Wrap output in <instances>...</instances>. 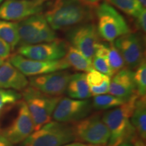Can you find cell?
Masks as SVG:
<instances>
[{
    "label": "cell",
    "instance_id": "obj_8",
    "mask_svg": "<svg viewBox=\"0 0 146 146\" xmlns=\"http://www.w3.org/2000/svg\"><path fill=\"white\" fill-rule=\"evenodd\" d=\"M66 39L71 46L92 61L100 43L96 24L89 22L69 29L66 32Z\"/></svg>",
    "mask_w": 146,
    "mask_h": 146
},
{
    "label": "cell",
    "instance_id": "obj_14",
    "mask_svg": "<svg viewBox=\"0 0 146 146\" xmlns=\"http://www.w3.org/2000/svg\"><path fill=\"white\" fill-rule=\"evenodd\" d=\"M121 54L127 68L134 70L145 60L143 41L140 35L129 33L113 42Z\"/></svg>",
    "mask_w": 146,
    "mask_h": 146
},
{
    "label": "cell",
    "instance_id": "obj_36",
    "mask_svg": "<svg viewBox=\"0 0 146 146\" xmlns=\"http://www.w3.org/2000/svg\"><path fill=\"white\" fill-rule=\"evenodd\" d=\"M118 146H132L131 145V144H129V143H122L119 145Z\"/></svg>",
    "mask_w": 146,
    "mask_h": 146
},
{
    "label": "cell",
    "instance_id": "obj_10",
    "mask_svg": "<svg viewBox=\"0 0 146 146\" xmlns=\"http://www.w3.org/2000/svg\"><path fill=\"white\" fill-rule=\"evenodd\" d=\"M90 100H76L69 98H60L53 113L54 121L74 123L89 116L93 111Z\"/></svg>",
    "mask_w": 146,
    "mask_h": 146
},
{
    "label": "cell",
    "instance_id": "obj_23",
    "mask_svg": "<svg viewBox=\"0 0 146 146\" xmlns=\"http://www.w3.org/2000/svg\"><path fill=\"white\" fill-rule=\"evenodd\" d=\"M114 6L127 15L135 18L143 8L138 0H108Z\"/></svg>",
    "mask_w": 146,
    "mask_h": 146
},
{
    "label": "cell",
    "instance_id": "obj_35",
    "mask_svg": "<svg viewBox=\"0 0 146 146\" xmlns=\"http://www.w3.org/2000/svg\"><path fill=\"white\" fill-rule=\"evenodd\" d=\"M138 1L141 3V5L143 8H145V5H146V0H138Z\"/></svg>",
    "mask_w": 146,
    "mask_h": 146
},
{
    "label": "cell",
    "instance_id": "obj_7",
    "mask_svg": "<svg viewBox=\"0 0 146 146\" xmlns=\"http://www.w3.org/2000/svg\"><path fill=\"white\" fill-rule=\"evenodd\" d=\"M20 45H34L52 41L57 34L43 14H37L18 23Z\"/></svg>",
    "mask_w": 146,
    "mask_h": 146
},
{
    "label": "cell",
    "instance_id": "obj_3",
    "mask_svg": "<svg viewBox=\"0 0 146 146\" xmlns=\"http://www.w3.org/2000/svg\"><path fill=\"white\" fill-rule=\"evenodd\" d=\"M95 8L97 31L101 39L111 43L131 33L125 18L108 1H102Z\"/></svg>",
    "mask_w": 146,
    "mask_h": 146
},
{
    "label": "cell",
    "instance_id": "obj_15",
    "mask_svg": "<svg viewBox=\"0 0 146 146\" xmlns=\"http://www.w3.org/2000/svg\"><path fill=\"white\" fill-rule=\"evenodd\" d=\"M45 3L29 0H5L0 5V19L21 21L30 16L40 14Z\"/></svg>",
    "mask_w": 146,
    "mask_h": 146
},
{
    "label": "cell",
    "instance_id": "obj_1",
    "mask_svg": "<svg viewBox=\"0 0 146 146\" xmlns=\"http://www.w3.org/2000/svg\"><path fill=\"white\" fill-rule=\"evenodd\" d=\"M44 10L43 15L55 31H68L91 22L95 17L94 8L80 0H50Z\"/></svg>",
    "mask_w": 146,
    "mask_h": 146
},
{
    "label": "cell",
    "instance_id": "obj_26",
    "mask_svg": "<svg viewBox=\"0 0 146 146\" xmlns=\"http://www.w3.org/2000/svg\"><path fill=\"white\" fill-rule=\"evenodd\" d=\"M22 98V94L15 90L0 88V114L5 108L15 104Z\"/></svg>",
    "mask_w": 146,
    "mask_h": 146
},
{
    "label": "cell",
    "instance_id": "obj_21",
    "mask_svg": "<svg viewBox=\"0 0 146 146\" xmlns=\"http://www.w3.org/2000/svg\"><path fill=\"white\" fill-rule=\"evenodd\" d=\"M0 38L8 43L12 50H14L19 45L20 42L18 23L0 19Z\"/></svg>",
    "mask_w": 146,
    "mask_h": 146
},
{
    "label": "cell",
    "instance_id": "obj_27",
    "mask_svg": "<svg viewBox=\"0 0 146 146\" xmlns=\"http://www.w3.org/2000/svg\"><path fill=\"white\" fill-rule=\"evenodd\" d=\"M110 77L96 70L89 71L86 74V80L89 87H99Z\"/></svg>",
    "mask_w": 146,
    "mask_h": 146
},
{
    "label": "cell",
    "instance_id": "obj_38",
    "mask_svg": "<svg viewBox=\"0 0 146 146\" xmlns=\"http://www.w3.org/2000/svg\"><path fill=\"white\" fill-rule=\"evenodd\" d=\"M3 62H4V60H3L2 58H0V66L3 64Z\"/></svg>",
    "mask_w": 146,
    "mask_h": 146
},
{
    "label": "cell",
    "instance_id": "obj_12",
    "mask_svg": "<svg viewBox=\"0 0 146 146\" xmlns=\"http://www.w3.org/2000/svg\"><path fill=\"white\" fill-rule=\"evenodd\" d=\"M9 62L25 76H34L70 68L65 58L53 61H41L27 58L16 54L10 56Z\"/></svg>",
    "mask_w": 146,
    "mask_h": 146
},
{
    "label": "cell",
    "instance_id": "obj_9",
    "mask_svg": "<svg viewBox=\"0 0 146 146\" xmlns=\"http://www.w3.org/2000/svg\"><path fill=\"white\" fill-rule=\"evenodd\" d=\"M34 131L33 123L25 102H17L16 115L1 134L13 145L25 141Z\"/></svg>",
    "mask_w": 146,
    "mask_h": 146
},
{
    "label": "cell",
    "instance_id": "obj_29",
    "mask_svg": "<svg viewBox=\"0 0 146 146\" xmlns=\"http://www.w3.org/2000/svg\"><path fill=\"white\" fill-rule=\"evenodd\" d=\"M135 27L138 30L145 33L146 31V11L143 8L141 12L135 18Z\"/></svg>",
    "mask_w": 146,
    "mask_h": 146
},
{
    "label": "cell",
    "instance_id": "obj_16",
    "mask_svg": "<svg viewBox=\"0 0 146 146\" xmlns=\"http://www.w3.org/2000/svg\"><path fill=\"white\" fill-rule=\"evenodd\" d=\"M133 73L132 70L125 67L114 74L110 79L108 93L124 100H129L137 93Z\"/></svg>",
    "mask_w": 146,
    "mask_h": 146
},
{
    "label": "cell",
    "instance_id": "obj_39",
    "mask_svg": "<svg viewBox=\"0 0 146 146\" xmlns=\"http://www.w3.org/2000/svg\"><path fill=\"white\" fill-rule=\"evenodd\" d=\"M3 1H4V0H0V5L1 4V3H2Z\"/></svg>",
    "mask_w": 146,
    "mask_h": 146
},
{
    "label": "cell",
    "instance_id": "obj_28",
    "mask_svg": "<svg viewBox=\"0 0 146 146\" xmlns=\"http://www.w3.org/2000/svg\"><path fill=\"white\" fill-rule=\"evenodd\" d=\"M110 79L106 81L102 85H100V86H99V87H89L91 96H100V95L106 94L107 93H108L109 87H110Z\"/></svg>",
    "mask_w": 146,
    "mask_h": 146
},
{
    "label": "cell",
    "instance_id": "obj_2",
    "mask_svg": "<svg viewBox=\"0 0 146 146\" xmlns=\"http://www.w3.org/2000/svg\"><path fill=\"white\" fill-rule=\"evenodd\" d=\"M138 98L136 93L123 104L108 110L102 114V120L110 132V139L106 146H118L129 143L137 135L131 123V117Z\"/></svg>",
    "mask_w": 146,
    "mask_h": 146
},
{
    "label": "cell",
    "instance_id": "obj_25",
    "mask_svg": "<svg viewBox=\"0 0 146 146\" xmlns=\"http://www.w3.org/2000/svg\"><path fill=\"white\" fill-rule=\"evenodd\" d=\"M136 92L140 97H145L146 94V64L145 60L139 65L133 73Z\"/></svg>",
    "mask_w": 146,
    "mask_h": 146
},
{
    "label": "cell",
    "instance_id": "obj_11",
    "mask_svg": "<svg viewBox=\"0 0 146 146\" xmlns=\"http://www.w3.org/2000/svg\"><path fill=\"white\" fill-rule=\"evenodd\" d=\"M68 45L64 40L57 38L52 41L18 47L17 52L29 59L53 61L64 58Z\"/></svg>",
    "mask_w": 146,
    "mask_h": 146
},
{
    "label": "cell",
    "instance_id": "obj_20",
    "mask_svg": "<svg viewBox=\"0 0 146 146\" xmlns=\"http://www.w3.org/2000/svg\"><path fill=\"white\" fill-rule=\"evenodd\" d=\"M64 58L70 68L72 67L76 71L88 72L94 69L92 61L87 59L79 51L70 45H68Z\"/></svg>",
    "mask_w": 146,
    "mask_h": 146
},
{
    "label": "cell",
    "instance_id": "obj_30",
    "mask_svg": "<svg viewBox=\"0 0 146 146\" xmlns=\"http://www.w3.org/2000/svg\"><path fill=\"white\" fill-rule=\"evenodd\" d=\"M11 48L10 45L7 43L4 40L0 38V58L3 60L7 59L11 55Z\"/></svg>",
    "mask_w": 146,
    "mask_h": 146
},
{
    "label": "cell",
    "instance_id": "obj_34",
    "mask_svg": "<svg viewBox=\"0 0 146 146\" xmlns=\"http://www.w3.org/2000/svg\"><path fill=\"white\" fill-rule=\"evenodd\" d=\"M62 146H94L92 145H90V144H87V143H81V142H71V143H66L65 145H63Z\"/></svg>",
    "mask_w": 146,
    "mask_h": 146
},
{
    "label": "cell",
    "instance_id": "obj_13",
    "mask_svg": "<svg viewBox=\"0 0 146 146\" xmlns=\"http://www.w3.org/2000/svg\"><path fill=\"white\" fill-rule=\"evenodd\" d=\"M72 74L67 70L56 71L41 75L31 76V87L51 96H61L66 92Z\"/></svg>",
    "mask_w": 146,
    "mask_h": 146
},
{
    "label": "cell",
    "instance_id": "obj_37",
    "mask_svg": "<svg viewBox=\"0 0 146 146\" xmlns=\"http://www.w3.org/2000/svg\"><path fill=\"white\" fill-rule=\"evenodd\" d=\"M29 1H43V2H46L47 1L50 0H29Z\"/></svg>",
    "mask_w": 146,
    "mask_h": 146
},
{
    "label": "cell",
    "instance_id": "obj_32",
    "mask_svg": "<svg viewBox=\"0 0 146 146\" xmlns=\"http://www.w3.org/2000/svg\"><path fill=\"white\" fill-rule=\"evenodd\" d=\"M0 146H14V145L0 133Z\"/></svg>",
    "mask_w": 146,
    "mask_h": 146
},
{
    "label": "cell",
    "instance_id": "obj_31",
    "mask_svg": "<svg viewBox=\"0 0 146 146\" xmlns=\"http://www.w3.org/2000/svg\"><path fill=\"white\" fill-rule=\"evenodd\" d=\"M80 1L83 2L84 3H85V4L88 5L89 6L95 8L96 7L98 6L100 3H102L103 0H80Z\"/></svg>",
    "mask_w": 146,
    "mask_h": 146
},
{
    "label": "cell",
    "instance_id": "obj_6",
    "mask_svg": "<svg viewBox=\"0 0 146 146\" xmlns=\"http://www.w3.org/2000/svg\"><path fill=\"white\" fill-rule=\"evenodd\" d=\"M102 116L101 113H94L72 123L75 141L94 146H106L110 139V132Z\"/></svg>",
    "mask_w": 146,
    "mask_h": 146
},
{
    "label": "cell",
    "instance_id": "obj_4",
    "mask_svg": "<svg viewBox=\"0 0 146 146\" xmlns=\"http://www.w3.org/2000/svg\"><path fill=\"white\" fill-rule=\"evenodd\" d=\"M31 116L34 131L39 130L51 121L53 113L61 96H51L28 86L22 93Z\"/></svg>",
    "mask_w": 146,
    "mask_h": 146
},
{
    "label": "cell",
    "instance_id": "obj_33",
    "mask_svg": "<svg viewBox=\"0 0 146 146\" xmlns=\"http://www.w3.org/2000/svg\"><path fill=\"white\" fill-rule=\"evenodd\" d=\"M131 142L133 143L134 146H145V141H143L141 138L139 137L137 135L133 139Z\"/></svg>",
    "mask_w": 146,
    "mask_h": 146
},
{
    "label": "cell",
    "instance_id": "obj_24",
    "mask_svg": "<svg viewBox=\"0 0 146 146\" xmlns=\"http://www.w3.org/2000/svg\"><path fill=\"white\" fill-rule=\"evenodd\" d=\"M107 60L110 67L112 69L114 74H116V72L125 67V61L119 51L115 47L113 42H111L108 44Z\"/></svg>",
    "mask_w": 146,
    "mask_h": 146
},
{
    "label": "cell",
    "instance_id": "obj_17",
    "mask_svg": "<svg viewBox=\"0 0 146 146\" xmlns=\"http://www.w3.org/2000/svg\"><path fill=\"white\" fill-rule=\"evenodd\" d=\"M29 86V79L9 61L0 66V88L22 91Z\"/></svg>",
    "mask_w": 146,
    "mask_h": 146
},
{
    "label": "cell",
    "instance_id": "obj_22",
    "mask_svg": "<svg viewBox=\"0 0 146 146\" xmlns=\"http://www.w3.org/2000/svg\"><path fill=\"white\" fill-rule=\"evenodd\" d=\"M127 101L111 94H104L94 96L91 103L93 108L96 110H106L120 106Z\"/></svg>",
    "mask_w": 146,
    "mask_h": 146
},
{
    "label": "cell",
    "instance_id": "obj_18",
    "mask_svg": "<svg viewBox=\"0 0 146 146\" xmlns=\"http://www.w3.org/2000/svg\"><path fill=\"white\" fill-rule=\"evenodd\" d=\"M66 91L72 99L87 100L92 96L86 80V74L83 72L72 74Z\"/></svg>",
    "mask_w": 146,
    "mask_h": 146
},
{
    "label": "cell",
    "instance_id": "obj_5",
    "mask_svg": "<svg viewBox=\"0 0 146 146\" xmlns=\"http://www.w3.org/2000/svg\"><path fill=\"white\" fill-rule=\"evenodd\" d=\"M75 141L72 125L50 121L35 131L23 141V146H62Z\"/></svg>",
    "mask_w": 146,
    "mask_h": 146
},
{
    "label": "cell",
    "instance_id": "obj_19",
    "mask_svg": "<svg viewBox=\"0 0 146 146\" xmlns=\"http://www.w3.org/2000/svg\"><path fill=\"white\" fill-rule=\"evenodd\" d=\"M131 123L139 137L145 141L146 139V102L145 97H140L137 99Z\"/></svg>",
    "mask_w": 146,
    "mask_h": 146
}]
</instances>
